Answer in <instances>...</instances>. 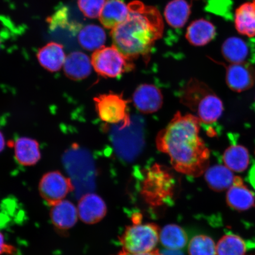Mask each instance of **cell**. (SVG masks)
Segmentation results:
<instances>
[{
    "label": "cell",
    "instance_id": "cell-1",
    "mask_svg": "<svg viewBox=\"0 0 255 255\" xmlns=\"http://www.w3.org/2000/svg\"><path fill=\"white\" fill-rule=\"evenodd\" d=\"M200 124L194 115L178 112L156 138L158 150L168 156L174 170L193 177L205 173L209 163V149L199 135Z\"/></svg>",
    "mask_w": 255,
    "mask_h": 255
},
{
    "label": "cell",
    "instance_id": "cell-2",
    "mask_svg": "<svg viewBox=\"0 0 255 255\" xmlns=\"http://www.w3.org/2000/svg\"><path fill=\"white\" fill-rule=\"evenodd\" d=\"M125 21L111 32L113 46L128 58L147 55L163 33V21L158 9L139 1L130 2Z\"/></svg>",
    "mask_w": 255,
    "mask_h": 255
},
{
    "label": "cell",
    "instance_id": "cell-3",
    "mask_svg": "<svg viewBox=\"0 0 255 255\" xmlns=\"http://www.w3.org/2000/svg\"><path fill=\"white\" fill-rule=\"evenodd\" d=\"M181 104L195 113L201 123L212 124L221 117L223 104L221 99L205 83L191 79L180 92Z\"/></svg>",
    "mask_w": 255,
    "mask_h": 255
},
{
    "label": "cell",
    "instance_id": "cell-4",
    "mask_svg": "<svg viewBox=\"0 0 255 255\" xmlns=\"http://www.w3.org/2000/svg\"><path fill=\"white\" fill-rule=\"evenodd\" d=\"M143 171L141 193L146 203L158 207L170 202L175 190L173 173L167 167L157 163Z\"/></svg>",
    "mask_w": 255,
    "mask_h": 255
},
{
    "label": "cell",
    "instance_id": "cell-5",
    "mask_svg": "<svg viewBox=\"0 0 255 255\" xmlns=\"http://www.w3.org/2000/svg\"><path fill=\"white\" fill-rule=\"evenodd\" d=\"M134 222L128 226L120 237L123 251L129 254L149 253L154 250L159 240V230L154 223Z\"/></svg>",
    "mask_w": 255,
    "mask_h": 255
},
{
    "label": "cell",
    "instance_id": "cell-6",
    "mask_svg": "<svg viewBox=\"0 0 255 255\" xmlns=\"http://www.w3.org/2000/svg\"><path fill=\"white\" fill-rule=\"evenodd\" d=\"M91 62L96 72L105 78H120L134 68L132 60L124 56L114 46L103 47L95 51Z\"/></svg>",
    "mask_w": 255,
    "mask_h": 255
},
{
    "label": "cell",
    "instance_id": "cell-7",
    "mask_svg": "<svg viewBox=\"0 0 255 255\" xmlns=\"http://www.w3.org/2000/svg\"><path fill=\"white\" fill-rule=\"evenodd\" d=\"M96 112L103 122L120 124V129L131 124L128 105L130 101L123 94L108 93L99 95L94 98Z\"/></svg>",
    "mask_w": 255,
    "mask_h": 255
},
{
    "label": "cell",
    "instance_id": "cell-8",
    "mask_svg": "<svg viewBox=\"0 0 255 255\" xmlns=\"http://www.w3.org/2000/svg\"><path fill=\"white\" fill-rule=\"evenodd\" d=\"M73 189L71 180L58 171L44 174L39 185L40 196L50 206L61 202Z\"/></svg>",
    "mask_w": 255,
    "mask_h": 255
},
{
    "label": "cell",
    "instance_id": "cell-9",
    "mask_svg": "<svg viewBox=\"0 0 255 255\" xmlns=\"http://www.w3.org/2000/svg\"><path fill=\"white\" fill-rule=\"evenodd\" d=\"M255 82V69L248 62L231 63L226 68V83L232 91H247Z\"/></svg>",
    "mask_w": 255,
    "mask_h": 255
},
{
    "label": "cell",
    "instance_id": "cell-10",
    "mask_svg": "<svg viewBox=\"0 0 255 255\" xmlns=\"http://www.w3.org/2000/svg\"><path fill=\"white\" fill-rule=\"evenodd\" d=\"M132 101L140 113L150 114L160 109L163 104V97L155 85L142 84L133 92Z\"/></svg>",
    "mask_w": 255,
    "mask_h": 255
},
{
    "label": "cell",
    "instance_id": "cell-11",
    "mask_svg": "<svg viewBox=\"0 0 255 255\" xmlns=\"http://www.w3.org/2000/svg\"><path fill=\"white\" fill-rule=\"evenodd\" d=\"M77 209L80 219L89 225L100 222L107 213V207L104 200L94 193L83 196L79 200Z\"/></svg>",
    "mask_w": 255,
    "mask_h": 255
},
{
    "label": "cell",
    "instance_id": "cell-12",
    "mask_svg": "<svg viewBox=\"0 0 255 255\" xmlns=\"http://www.w3.org/2000/svg\"><path fill=\"white\" fill-rule=\"evenodd\" d=\"M51 207L50 218L57 231L65 232L75 225L79 218L78 212L72 202L63 200Z\"/></svg>",
    "mask_w": 255,
    "mask_h": 255
},
{
    "label": "cell",
    "instance_id": "cell-13",
    "mask_svg": "<svg viewBox=\"0 0 255 255\" xmlns=\"http://www.w3.org/2000/svg\"><path fill=\"white\" fill-rule=\"evenodd\" d=\"M226 201L229 207L239 212L246 211L255 206L254 194L238 176L235 177L234 184L228 191Z\"/></svg>",
    "mask_w": 255,
    "mask_h": 255
},
{
    "label": "cell",
    "instance_id": "cell-14",
    "mask_svg": "<svg viewBox=\"0 0 255 255\" xmlns=\"http://www.w3.org/2000/svg\"><path fill=\"white\" fill-rule=\"evenodd\" d=\"M129 13V4L123 0H108L99 17L105 28L113 30L123 23Z\"/></svg>",
    "mask_w": 255,
    "mask_h": 255
},
{
    "label": "cell",
    "instance_id": "cell-15",
    "mask_svg": "<svg viewBox=\"0 0 255 255\" xmlns=\"http://www.w3.org/2000/svg\"><path fill=\"white\" fill-rule=\"evenodd\" d=\"M92 67L91 60L86 54L74 52L66 57L63 70L67 77L73 81H81L90 75Z\"/></svg>",
    "mask_w": 255,
    "mask_h": 255
},
{
    "label": "cell",
    "instance_id": "cell-16",
    "mask_svg": "<svg viewBox=\"0 0 255 255\" xmlns=\"http://www.w3.org/2000/svg\"><path fill=\"white\" fill-rule=\"evenodd\" d=\"M40 65L47 71L56 72L63 67L66 58L62 44L50 42L41 47L37 54Z\"/></svg>",
    "mask_w": 255,
    "mask_h": 255
},
{
    "label": "cell",
    "instance_id": "cell-17",
    "mask_svg": "<svg viewBox=\"0 0 255 255\" xmlns=\"http://www.w3.org/2000/svg\"><path fill=\"white\" fill-rule=\"evenodd\" d=\"M15 159L24 166L36 164L41 158L39 142L27 137L18 138L13 144Z\"/></svg>",
    "mask_w": 255,
    "mask_h": 255
},
{
    "label": "cell",
    "instance_id": "cell-18",
    "mask_svg": "<svg viewBox=\"0 0 255 255\" xmlns=\"http://www.w3.org/2000/svg\"><path fill=\"white\" fill-rule=\"evenodd\" d=\"M216 36V29L211 22L202 18L194 21L188 27L186 37L194 46H203L212 41Z\"/></svg>",
    "mask_w": 255,
    "mask_h": 255
},
{
    "label": "cell",
    "instance_id": "cell-19",
    "mask_svg": "<svg viewBox=\"0 0 255 255\" xmlns=\"http://www.w3.org/2000/svg\"><path fill=\"white\" fill-rule=\"evenodd\" d=\"M235 25L239 33L248 37L255 36V2H245L236 9Z\"/></svg>",
    "mask_w": 255,
    "mask_h": 255
},
{
    "label": "cell",
    "instance_id": "cell-20",
    "mask_svg": "<svg viewBox=\"0 0 255 255\" xmlns=\"http://www.w3.org/2000/svg\"><path fill=\"white\" fill-rule=\"evenodd\" d=\"M205 177L210 189L217 192L230 189L235 178L230 169L221 165H216L207 168Z\"/></svg>",
    "mask_w": 255,
    "mask_h": 255
},
{
    "label": "cell",
    "instance_id": "cell-21",
    "mask_svg": "<svg viewBox=\"0 0 255 255\" xmlns=\"http://www.w3.org/2000/svg\"><path fill=\"white\" fill-rule=\"evenodd\" d=\"M190 10L186 0H172L165 8V20L171 27L182 28L189 18Z\"/></svg>",
    "mask_w": 255,
    "mask_h": 255
},
{
    "label": "cell",
    "instance_id": "cell-22",
    "mask_svg": "<svg viewBox=\"0 0 255 255\" xmlns=\"http://www.w3.org/2000/svg\"><path fill=\"white\" fill-rule=\"evenodd\" d=\"M222 52L224 58L231 63L248 62L250 55L247 42L237 37L226 39L223 44Z\"/></svg>",
    "mask_w": 255,
    "mask_h": 255
},
{
    "label": "cell",
    "instance_id": "cell-23",
    "mask_svg": "<svg viewBox=\"0 0 255 255\" xmlns=\"http://www.w3.org/2000/svg\"><path fill=\"white\" fill-rule=\"evenodd\" d=\"M106 34L103 28L97 25L90 24L80 31L78 41L84 49L96 51L104 47L106 41Z\"/></svg>",
    "mask_w": 255,
    "mask_h": 255
},
{
    "label": "cell",
    "instance_id": "cell-24",
    "mask_svg": "<svg viewBox=\"0 0 255 255\" xmlns=\"http://www.w3.org/2000/svg\"><path fill=\"white\" fill-rule=\"evenodd\" d=\"M160 240L161 244L168 250L178 251L186 247L188 238L186 232L180 226L170 224L162 228Z\"/></svg>",
    "mask_w": 255,
    "mask_h": 255
},
{
    "label": "cell",
    "instance_id": "cell-25",
    "mask_svg": "<svg viewBox=\"0 0 255 255\" xmlns=\"http://www.w3.org/2000/svg\"><path fill=\"white\" fill-rule=\"evenodd\" d=\"M226 167L231 170L242 172L246 170L250 163V155L248 149L242 145L229 146L223 157Z\"/></svg>",
    "mask_w": 255,
    "mask_h": 255
},
{
    "label": "cell",
    "instance_id": "cell-26",
    "mask_svg": "<svg viewBox=\"0 0 255 255\" xmlns=\"http://www.w3.org/2000/svg\"><path fill=\"white\" fill-rule=\"evenodd\" d=\"M247 245L238 236L226 235L220 239L216 247L218 255H245Z\"/></svg>",
    "mask_w": 255,
    "mask_h": 255
},
{
    "label": "cell",
    "instance_id": "cell-27",
    "mask_svg": "<svg viewBox=\"0 0 255 255\" xmlns=\"http://www.w3.org/2000/svg\"><path fill=\"white\" fill-rule=\"evenodd\" d=\"M189 255H216L214 241L206 235H198L191 239L189 245Z\"/></svg>",
    "mask_w": 255,
    "mask_h": 255
},
{
    "label": "cell",
    "instance_id": "cell-28",
    "mask_svg": "<svg viewBox=\"0 0 255 255\" xmlns=\"http://www.w3.org/2000/svg\"><path fill=\"white\" fill-rule=\"evenodd\" d=\"M106 0H78V7L83 14L89 18L100 17Z\"/></svg>",
    "mask_w": 255,
    "mask_h": 255
},
{
    "label": "cell",
    "instance_id": "cell-29",
    "mask_svg": "<svg viewBox=\"0 0 255 255\" xmlns=\"http://www.w3.org/2000/svg\"><path fill=\"white\" fill-rule=\"evenodd\" d=\"M18 33V28L10 19L0 15V50L4 49L6 43Z\"/></svg>",
    "mask_w": 255,
    "mask_h": 255
},
{
    "label": "cell",
    "instance_id": "cell-30",
    "mask_svg": "<svg viewBox=\"0 0 255 255\" xmlns=\"http://www.w3.org/2000/svg\"><path fill=\"white\" fill-rule=\"evenodd\" d=\"M15 253V248L5 243L4 236L0 232V255L2 254L14 255Z\"/></svg>",
    "mask_w": 255,
    "mask_h": 255
},
{
    "label": "cell",
    "instance_id": "cell-31",
    "mask_svg": "<svg viewBox=\"0 0 255 255\" xmlns=\"http://www.w3.org/2000/svg\"><path fill=\"white\" fill-rule=\"evenodd\" d=\"M116 255H163L159 253L158 251H152L151 252H149V253H143V254H129L128 253H127V252L123 251L122 252H120L119 254H118Z\"/></svg>",
    "mask_w": 255,
    "mask_h": 255
},
{
    "label": "cell",
    "instance_id": "cell-32",
    "mask_svg": "<svg viewBox=\"0 0 255 255\" xmlns=\"http://www.w3.org/2000/svg\"><path fill=\"white\" fill-rule=\"evenodd\" d=\"M5 141L4 135L0 131V152H1L5 148Z\"/></svg>",
    "mask_w": 255,
    "mask_h": 255
},
{
    "label": "cell",
    "instance_id": "cell-33",
    "mask_svg": "<svg viewBox=\"0 0 255 255\" xmlns=\"http://www.w3.org/2000/svg\"><path fill=\"white\" fill-rule=\"evenodd\" d=\"M250 181L255 188V164L250 172Z\"/></svg>",
    "mask_w": 255,
    "mask_h": 255
},
{
    "label": "cell",
    "instance_id": "cell-34",
    "mask_svg": "<svg viewBox=\"0 0 255 255\" xmlns=\"http://www.w3.org/2000/svg\"><path fill=\"white\" fill-rule=\"evenodd\" d=\"M162 255H183L182 253H180L177 251H164L162 253Z\"/></svg>",
    "mask_w": 255,
    "mask_h": 255
},
{
    "label": "cell",
    "instance_id": "cell-35",
    "mask_svg": "<svg viewBox=\"0 0 255 255\" xmlns=\"http://www.w3.org/2000/svg\"><path fill=\"white\" fill-rule=\"evenodd\" d=\"M253 1L255 2V0H253Z\"/></svg>",
    "mask_w": 255,
    "mask_h": 255
},
{
    "label": "cell",
    "instance_id": "cell-36",
    "mask_svg": "<svg viewBox=\"0 0 255 255\" xmlns=\"http://www.w3.org/2000/svg\"></svg>",
    "mask_w": 255,
    "mask_h": 255
}]
</instances>
